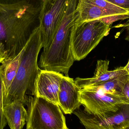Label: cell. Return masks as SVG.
I'll return each instance as SVG.
<instances>
[{
	"label": "cell",
	"mask_w": 129,
	"mask_h": 129,
	"mask_svg": "<svg viewBox=\"0 0 129 129\" xmlns=\"http://www.w3.org/2000/svg\"><path fill=\"white\" fill-rule=\"evenodd\" d=\"M45 0H0V44L5 59L20 53L39 28Z\"/></svg>",
	"instance_id": "cell-1"
},
{
	"label": "cell",
	"mask_w": 129,
	"mask_h": 129,
	"mask_svg": "<svg viewBox=\"0 0 129 129\" xmlns=\"http://www.w3.org/2000/svg\"><path fill=\"white\" fill-rule=\"evenodd\" d=\"M79 1H68L52 43L41 54L39 63L43 70L68 76L69 70L75 61L71 49V35L73 27L79 17L77 11Z\"/></svg>",
	"instance_id": "cell-2"
},
{
	"label": "cell",
	"mask_w": 129,
	"mask_h": 129,
	"mask_svg": "<svg viewBox=\"0 0 129 129\" xmlns=\"http://www.w3.org/2000/svg\"><path fill=\"white\" fill-rule=\"evenodd\" d=\"M42 48V40L39 28L32 35L23 50L16 76L3 101L4 107L17 102L24 104L28 94L35 96L36 80L40 70L38 63V57Z\"/></svg>",
	"instance_id": "cell-3"
},
{
	"label": "cell",
	"mask_w": 129,
	"mask_h": 129,
	"mask_svg": "<svg viewBox=\"0 0 129 129\" xmlns=\"http://www.w3.org/2000/svg\"><path fill=\"white\" fill-rule=\"evenodd\" d=\"M26 129H68L59 106L42 98L26 95Z\"/></svg>",
	"instance_id": "cell-4"
},
{
	"label": "cell",
	"mask_w": 129,
	"mask_h": 129,
	"mask_svg": "<svg viewBox=\"0 0 129 129\" xmlns=\"http://www.w3.org/2000/svg\"><path fill=\"white\" fill-rule=\"evenodd\" d=\"M111 28L100 19L76 22L72 29L71 49L75 60L83 59L109 34Z\"/></svg>",
	"instance_id": "cell-5"
},
{
	"label": "cell",
	"mask_w": 129,
	"mask_h": 129,
	"mask_svg": "<svg viewBox=\"0 0 129 129\" xmlns=\"http://www.w3.org/2000/svg\"><path fill=\"white\" fill-rule=\"evenodd\" d=\"M73 113L86 129H125L129 126V104L121 105L116 112L93 114L79 108Z\"/></svg>",
	"instance_id": "cell-6"
},
{
	"label": "cell",
	"mask_w": 129,
	"mask_h": 129,
	"mask_svg": "<svg viewBox=\"0 0 129 129\" xmlns=\"http://www.w3.org/2000/svg\"><path fill=\"white\" fill-rule=\"evenodd\" d=\"M69 0H45L40 16L39 29L44 50L52 43L64 16Z\"/></svg>",
	"instance_id": "cell-7"
},
{
	"label": "cell",
	"mask_w": 129,
	"mask_h": 129,
	"mask_svg": "<svg viewBox=\"0 0 129 129\" xmlns=\"http://www.w3.org/2000/svg\"><path fill=\"white\" fill-rule=\"evenodd\" d=\"M80 101L84 110L93 114L116 112L121 105L128 104L124 97L82 89Z\"/></svg>",
	"instance_id": "cell-8"
},
{
	"label": "cell",
	"mask_w": 129,
	"mask_h": 129,
	"mask_svg": "<svg viewBox=\"0 0 129 129\" xmlns=\"http://www.w3.org/2000/svg\"><path fill=\"white\" fill-rule=\"evenodd\" d=\"M63 76L59 72L40 69L36 80L35 96L59 105L58 93Z\"/></svg>",
	"instance_id": "cell-9"
},
{
	"label": "cell",
	"mask_w": 129,
	"mask_h": 129,
	"mask_svg": "<svg viewBox=\"0 0 129 129\" xmlns=\"http://www.w3.org/2000/svg\"><path fill=\"white\" fill-rule=\"evenodd\" d=\"M82 88L77 85L73 79L63 76L58 93L59 105L66 114H71L82 105L80 94Z\"/></svg>",
	"instance_id": "cell-10"
},
{
	"label": "cell",
	"mask_w": 129,
	"mask_h": 129,
	"mask_svg": "<svg viewBox=\"0 0 129 129\" xmlns=\"http://www.w3.org/2000/svg\"><path fill=\"white\" fill-rule=\"evenodd\" d=\"M109 61L99 60L97 62L94 75L91 78L75 79V83L81 88L105 82L116 77L128 74L124 67H120L113 71H109Z\"/></svg>",
	"instance_id": "cell-11"
},
{
	"label": "cell",
	"mask_w": 129,
	"mask_h": 129,
	"mask_svg": "<svg viewBox=\"0 0 129 129\" xmlns=\"http://www.w3.org/2000/svg\"><path fill=\"white\" fill-rule=\"evenodd\" d=\"M4 113L11 129H23L28 117L27 111L23 103L13 102L4 107Z\"/></svg>",
	"instance_id": "cell-12"
},
{
	"label": "cell",
	"mask_w": 129,
	"mask_h": 129,
	"mask_svg": "<svg viewBox=\"0 0 129 129\" xmlns=\"http://www.w3.org/2000/svg\"><path fill=\"white\" fill-rule=\"evenodd\" d=\"M23 50L13 59H5L0 65V74L2 81L3 101L6 98L12 82L16 76L20 63Z\"/></svg>",
	"instance_id": "cell-13"
},
{
	"label": "cell",
	"mask_w": 129,
	"mask_h": 129,
	"mask_svg": "<svg viewBox=\"0 0 129 129\" xmlns=\"http://www.w3.org/2000/svg\"><path fill=\"white\" fill-rule=\"evenodd\" d=\"M129 77L128 74L116 77L105 82L83 88L88 91L98 92L123 97L122 91Z\"/></svg>",
	"instance_id": "cell-14"
},
{
	"label": "cell",
	"mask_w": 129,
	"mask_h": 129,
	"mask_svg": "<svg viewBox=\"0 0 129 129\" xmlns=\"http://www.w3.org/2000/svg\"><path fill=\"white\" fill-rule=\"evenodd\" d=\"M77 11L79 17L76 21V22L99 19L111 16L103 9L84 0H79Z\"/></svg>",
	"instance_id": "cell-15"
},
{
	"label": "cell",
	"mask_w": 129,
	"mask_h": 129,
	"mask_svg": "<svg viewBox=\"0 0 129 129\" xmlns=\"http://www.w3.org/2000/svg\"><path fill=\"white\" fill-rule=\"evenodd\" d=\"M103 9L111 15L128 13L129 11L110 3L107 0H84Z\"/></svg>",
	"instance_id": "cell-16"
},
{
	"label": "cell",
	"mask_w": 129,
	"mask_h": 129,
	"mask_svg": "<svg viewBox=\"0 0 129 129\" xmlns=\"http://www.w3.org/2000/svg\"><path fill=\"white\" fill-rule=\"evenodd\" d=\"M129 18V13L124 14H116V15H112L108 16L106 17H104L99 19L105 24L110 26L111 25L113 24L114 22L120 20L128 19Z\"/></svg>",
	"instance_id": "cell-17"
},
{
	"label": "cell",
	"mask_w": 129,
	"mask_h": 129,
	"mask_svg": "<svg viewBox=\"0 0 129 129\" xmlns=\"http://www.w3.org/2000/svg\"><path fill=\"white\" fill-rule=\"evenodd\" d=\"M2 86V81L0 74V129H4L7 123L4 115Z\"/></svg>",
	"instance_id": "cell-18"
},
{
	"label": "cell",
	"mask_w": 129,
	"mask_h": 129,
	"mask_svg": "<svg viewBox=\"0 0 129 129\" xmlns=\"http://www.w3.org/2000/svg\"><path fill=\"white\" fill-rule=\"evenodd\" d=\"M113 4L129 12V0H107Z\"/></svg>",
	"instance_id": "cell-19"
},
{
	"label": "cell",
	"mask_w": 129,
	"mask_h": 129,
	"mask_svg": "<svg viewBox=\"0 0 129 129\" xmlns=\"http://www.w3.org/2000/svg\"><path fill=\"white\" fill-rule=\"evenodd\" d=\"M116 28L122 27L125 30L126 33L125 40L129 42V18L126 22L123 24H119L114 26Z\"/></svg>",
	"instance_id": "cell-20"
},
{
	"label": "cell",
	"mask_w": 129,
	"mask_h": 129,
	"mask_svg": "<svg viewBox=\"0 0 129 129\" xmlns=\"http://www.w3.org/2000/svg\"><path fill=\"white\" fill-rule=\"evenodd\" d=\"M122 94L125 99L127 104H129V77L124 86Z\"/></svg>",
	"instance_id": "cell-21"
},
{
	"label": "cell",
	"mask_w": 129,
	"mask_h": 129,
	"mask_svg": "<svg viewBox=\"0 0 129 129\" xmlns=\"http://www.w3.org/2000/svg\"><path fill=\"white\" fill-rule=\"evenodd\" d=\"M6 58V53L4 47L2 44H0V63L4 60Z\"/></svg>",
	"instance_id": "cell-22"
},
{
	"label": "cell",
	"mask_w": 129,
	"mask_h": 129,
	"mask_svg": "<svg viewBox=\"0 0 129 129\" xmlns=\"http://www.w3.org/2000/svg\"><path fill=\"white\" fill-rule=\"evenodd\" d=\"M124 67L125 70L127 72L128 74L129 75V60L128 63H127V64H126L125 67Z\"/></svg>",
	"instance_id": "cell-23"
},
{
	"label": "cell",
	"mask_w": 129,
	"mask_h": 129,
	"mask_svg": "<svg viewBox=\"0 0 129 129\" xmlns=\"http://www.w3.org/2000/svg\"><path fill=\"white\" fill-rule=\"evenodd\" d=\"M125 129H129V126H128V127H126V128H125Z\"/></svg>",
	"instance_id": "cell-24"
},
{
	"label": "cell",
	"mask_w": 129,
	"mask_h": 129,
	"mask_svg": "<svg viewBox=\"0 0 129 129\" xmlns=\"http://www.w3.org/2000/svg\"></svg>",
	"instance_id": "cell-25"
}]
</instances>
